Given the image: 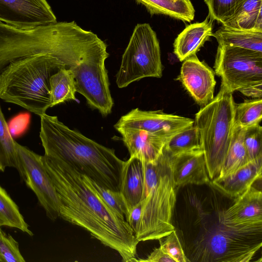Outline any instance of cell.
Listing matches in <instances>:
<instances>
[{
  "instance_id": "cell-1",
  "label": "cell",
  "mask_w": 262,
  "mask_h": 262,
  "mask_svg": "<svg viewBox=\"0 0 262 262\" xmlns=\"http://www.w3.org/2000/svg\"><path fill=\"white\" fill-rule=\"evenodd\" d=\"M42 161L58 196L59 217L117 251L123 261H136L139 242L133 230L103 201L89 178L60 159L44 155Z\"/></svg>"
},
{
  "instance_id": "cell-2",
  "label": "cell",
  "mask_w": 262,
  "mask_h": 262,
  "mask_svg": "<svg viewBox=\"0 0 262 262\" xmlns=\"http://www.w3.org/2000/svg\"><path fill=\"white\" fill-rule=\"evenodd\" d=\"M39 137L45 155L73 166L101 186L120 191L124 161L106 147L69 128L57 116H40Z\"/></svg>"
},
{
  "instance_id": "cell-3",
  "label": "cell",
  "mask_w": 262,
  "mask_h": 262,
  "mask_svg": "<svg viewBox=\"0 0 262 262\" xmlns=\"http://www.w3.org/2000/svg\"><path fill=\"white\" fill-rule=\"evenodd\" d=\"M141 213L135 231L139 242L162 239L176 228L172 222L177 187L171 155L164 148L154 163H143Z\"/></svg>"
},
{
  "instance_id": "cell-4",
  "label": "cell",
  "mask_w": 262,
  "mask_h": 262,
  "mask_svg": "<svg viewBox=\"0 0 262 262\" xmlns=\"http://www.w3.org/2000/svg\"><path fill=\"white\" fill-rule=\"evenodd\" d=\"M62 68H68L48 55L14 60L0 73V99L40 116L51 107L50 78Z\"/></svg>"
},
{
  "instance_id": "cell-5",
  "label": "cell",
  "mask_w": 262,
  "mask_h": 262,
  "mask_svg": "<svg viewBox=\"0 0 262 262\" xmlns=\"http://www.w3.org/2000/svg\"><path fill=\"white\" fill-rule=\"evenodd\" d=\"M232 93L222 87L217 95L195 114L196 128L210 181L217 178L231 143L235 123Z\"/></svg>"
},
{
  "instance_id": "cell-6",
  "label": "cell",
  "mask_w": 262,
  "mask_h": 262,
  "mask_svg": "<svg viewBox=\"0 0 262 262\" xmlns=\"http://www.w3.org/2000/svg\"><path fill=\"white\" fill-rule=\"evenodd\" d=\"M163 67L159 40L147 23L137 24L122 56L116 82L124 88L146 77L161 78Z\"/></svg>"
},
{
  "instance_id": "cell-7",
  "label": "cell",
  "mask_w": 262,
  "mask_h": 262,
  "mask_svg": "<svg viewBox=\"0 0 262 262\" xmlns=\"http://www.w3.org/2000/svg\"><path fill=\"white\" fill-rule=\"evenodd\" d=\"M214 69L221 78V87L232 94L252 85L262 84V52L219 45Z\"/></svg>"
},
{
  "instance_id": "cell-8",
  "label": "cell",
  "mask_w": 262,
  "mask_h": 262,
  "mask_svg": "<svg viewBox=\"0 0 262 262\" xmlns=\"http://www.w3.org/2000/svg\"><path fill=\"white\" fill-rule=\"evenodd\" d=\"M19 158L20 176L27 186L35 194L40 205L52 221L59 217V201L52 182L39 155L16 142Z\"/></svg>"
},
{
  "instance_id": "cell-9",
  "label": "cell",
  "mask_w": 262,
  "mask_h": 262,
  "mask_svg": "<svg viewBox=\"0 0 262 262\" xmlns=\"http://www.w3.org/2000/svg\"><path fill=\"white\" fill-rule=\"evenodd\" d=\"M194 124V120L185 117L167 114L162 110H132L122 116L114 125L118 131L123 129H137L169 140L174 135Z\"/></svg>"
},
{
  "instance_id": "cell-10",
  "label": "cell",
  "mask_w": 262,
  "mask_h": 262,
  "mask_svg": "<svg viewBox=\"0 0 262 262\" xmlns=\"http://www.w3.org/2000/svg\"><path fill=\"white\" fill-rule=\"evenodd\" d=\"M47 0H0V22L31 29L57 22Z\"/></svg>"
},
{
  "instance_id": "cell-11",
  "label": "cell",
  "mask_w": 262,
  "mask_h": 262,
  "mask_svg": "<svg viewBox=\"0 0 262 262\" xmlns=\"http://www.w3.org/2000/svg\"><path fill=\"white\" fill-rule=\"evenodd\" d=\"M177 80L202 107L214 98V72L205 62L200 61L196 55L183 61Z\"/></svg>"
},
{
  "instance_id": "cell-12",
  "label": "cell",
  "mask_w": 262,
  "mask_h": 262,
  "mask_svg": "<svg viewBox=\"0 0 262 262\" xmlns=\"http://www.w3.org/2000/svg\"><path fill=\"white\" fill-rule=\"evenodd\" d=\"M227 224L239 227L262 228V192L251 186L234 199L233 204L223 210Z\"/></svg>"
},
{
  "instance_id": "cell-13",
  "label": "cell",
  "mask_w": 262,
  "mask_h": 262,
  "mask_svg": "<svg viewBox=\"0 0 262 262\" xmlns=\"http://www.w3.org/2000/svg\"><path fill=\"white\" fill-rule=\"evenodd\" d=\"M118 132L122 135V140L130 157L138 159L143 163L156 162L169 140L144 130L130 128Z\"/></svg>"
},
{
  "instance_id": "cell-14",
  "label": "cell",
  "mask_w": 262,
  "mask_h": 262,
  "mask_svg": "<svg viewBox=\"0 0 262 262\" xmlns=\"http://www.w3.org/2000/svg\"><path fill=\"white\" fill-rule=\"evenodd\" d=\"M171 156L173 177L177 188L188 184L200 185L210 182L203 150Z\"/></svg>"
},
{
  "instance_id": "cell-15",
  "label": "cell",
  "mask_w": 262,
  "mask_h": 262,
  "mask_svg": "<svg viewBox=\"0 0 262 262\" xmlns=\"http://www.w3.org/2000/svg\"><path fill=\"white\" fill-rule=\"evenodd\" d=\"M262 155L248 162L234 172L211 181L210 184L223 195L235 199L261 179Z\"/></svg>"
},
{
  "instance_id": "cell-16",
  "label": "cell",
  "mask_w": 262,
  "mask_h": 262,
  "mask_svg": "<svg viewBox=\"0 0 262 262\" xmlns=\"http://www.w3.org/2000/svg\"><path fill=\"white\" fill-rule=\"evenodd\" d=\"M212 20L208 15L201 23L188 25L178 35L173 43V52L180 61L196 55L212 34Z\"/></svg>"
},
{
  "instance_id": "cell-17",
  "label": "cell",
  "mask_w": 262,
  "mask_h": 262,
  "mask_svg": "<svg viewBox=\"0 0 262 262\" xmlns=\"http://www.w3.org/2000/svg\"><path fill=\"white\" fill-rule=\"evenodd\" d=\"M143 183L142 163L138 159L130 157L124 161L123 166L120 188V191L127 207L128 214L141 201Z\"/></svg>"
},
{
  "instance_id": "cell-18",
  "label": "cell",
  "mask_w": 262,
  "mask_h": 262,
  "mask_svg": "<svg viewBox=\"0 0 262 262\" xmlns=\"http://www.w3.org/2000/svg\"><path fill=\"white\" fill-rule=\"evenodd\" d=\"M211 36L219 45L236 47L262 52V31L242 30L222 25Z\"/></svg>"
},
{
  "instance_id": "cell-19",
  "label": "cell",
  "mask_w": 262,
  "mask_h": 262,
  "mask_svg": "<svg viewBox=\"0 0 262 262\" xmlns=\"http://www.w3.org/2000/svg\"><path fill=\"white\" fill-rule=\"evenodd\" d=\"M147 9L149 13L162 14L183 22L193 20L195 10L192 4H187L173 0H135Z\"/></svg>"
},
{
  "instance_id": "cell-20",
  "label": "cell",
  "mask_w": 262,
  "mask_h": 262,
  "mask_svg": "<svg viewBox=\"0 0 262 262\" xmlns=\"http://www.w3.org/2000/svg\"><path fill=\"white\" fill-rule=\"evenodd\" d=\"M74 75L67 68L59 69L50 78L51 107L69 100H76Z\"/></svg>"
},
{
  "instance_id": "cell-21",
  "label": "cell",
  "mask_w": 262,
  "mask_h": 262,
  "mask_svg": "<svg viewBox=\"0 0 262 262\" xmlns=\"http://www.w3.org/2000/svg\"><path fill=\"white\" fill-rule=\"evenodd\" d=\"M222 25L242 30L262 31V0H246L235 15Z\"/></svg>"
},
{
  "instance_id": "cell-22",
  "label": "cell",
  "mask_w": 262,
  "mask_h": 262,
  "mask_svg": "<svg viewBox=\"0 0 262 262\" xmlns=\"http://www.w3.org/2000/svg\"><path fill=\"white\" fill-rule=\"evenodd\" d=\"M245 129V128L234 123L231 143L217 178L227 176L248 163L244 142Z\"/></svg>"
},
{
  "instance_id": "cell-23",
  "label": "cell",
  "mask_w": 262,
  "mask_h": 262,
  "mask_svg": "<svg viewBox=\"0 0 262 262\" xmlns=\"http://www.w3.org/2000/svg\"><path fill=\"white\" fill-rule=\"evenodd\" d=\"M7 167L16 168L19 173L20 171L16 141L10 134L0 105V170L3 172Z\"/></svg>"
},
{
  "instance_id": "cell-24",
  "label": "cell",
  "mask_w": 262,
  "mask_h": 262,
  "mask_svg": "<svg viewBox=\"0 0 262 262\" xmlns=\"http://www.w3.org/2000/svg\"><path fill=\"white\" fill-rule=\"evenodd\" d=\"M17 228L30 236L33 235L20 213L18 207L7 191L0 185V227Z\"/></svg>"
},
{
  "instance_id": "cell-25",
  "label": "cell",
  "mask_w": 262,
  "mask_h": 262,
  "mask_svg": "<svg viewBox=\"0 0 262 262\" xmlns=\"http://www.w3.org/2000/svg\"><path fill=\"white\" fill-rule=\"evenodd\" d=\"M164 148L172 156L201 150L198 131L194 124L171 137Z\"/></svg>"
},
{
  "instance_id": "cell-26",
  "label": "cell",
  "mask_w": 262,
  "mask_h": 262,
  "mask_svg": "<svg viewBox=\"0 0 262 262\" xmlns=\"http://www.w3.org/2000/svg\"><path fill=\"white\" fill-rule=\"evenodd\" d=\"M262 118V99L255 98L236 104L235 123L243 128L259 124Z\"/></svg>"
},
{
  "instance_id": "cell-27",
  "label": "cell",
  "mask_w": 262,
  "mask_h": 262,
  "mask_svg": "<svg viewBox=\"0 0 262 262\" xmlns=\"http://www.w3.org/2000/svg\"><path fill=\"white\" fill-rule=\"evenodd\" d=\"M246 0H204L208 9V16L223 25L237 12Z\"/></svg>"
},
{
  "instance_id": "cell-28",
  "label": "cell",
  "mask_w": 262,
  "mask_h": 262,
  "mask_svg": "<svg viewBox=\"0 0 262 262\" xmlns=\"http://www.w3.org/2000/svg\"><path fill=\"white\" fill-rule=\"evenodd\" d=\"M90 180L93 187L103 201L120 217L126 220L128 215V210L120 191L107 189L91 179Z\"/></svg>"
},
{
  "instance_id": "cell-29",
  "label": "cell",
  "mask_w": 262,
  "mask_h": 262,
  "mask_svg": "<svg viewBox=\"0 0 262 262\" xmlns=\"http://www.w3.org/2000/svg\"><path fill=\"white\" fill-rule=\"evenodd\" d=\"M244 142L248 162L262 155V127L259 124L245 128Z\"/></svg>"
},
{
  "instance_id": "cell-30",
  "label": "cell",
  "mask_w": 262,
  "mask_h": 262,
  "mask_svg": "<svg viewBox=\"0 0 262 262\" xmlns=\"http://www.w3.org/2000/svg\"><path fill=\"white\" fill-rule=\"evenodd\" d=\"M24 262L18 243L10 234H6L0 227V262Z\"/></svg>"
},
{
  "instance_id": "cell-31",
  "label": "cell",
  "mask_w": 262,
  "mask_h": 262,
  "mask_svg": "<svg viewBox=\"0 0 262 262\" xmlns=\"http://www.w3.org/2000/svg\"><path fill=\"white\" fill-rule=\"evenodd\" d=\"M160 244L161 250L176 262L189 261L185 255L176 229L165 236L163 241H160Z\"/></svg>"
},
{
  "instance_id": "cell-32",
  "label": "cell",
  "mask_w": 262,
  "mask_h": 262,
  "mask_svg": "<svg viewBox=\"0 0 262 262\" xmlns=\"http://www.w3.org/2000/svg\"><path fill=\"white\" fill-rule=\"evenodd\" d=\"M136 261L142 262H176L160 248H156L146 259H136Z\"/></svg>"
},
{
  "instance_id": "cell-33",
  "label": "cell",
  "mask_w": 262,
  "mask_h": 262,
  "mask_svg": "<svg viewBox=\"0 0 262 262\" xmlns=\"http://www.w3.org/2000/svg\"><path fill=\"white\" fill-rule=\"evenodd\" d=\"M141 213V203L134 207L129 212L126 221L133 230L134 233L137 228Z\"/></svg>"
},
{
  "instance_id": "cell-34",
  "label": "cell",
  "mask_w": 262,
  "mask_h": 262,
  "mask_svg": "<svg viewBox=\"0 0 262 262\" xmlns=\"http://www.w3.org/2000/svg\"><path fill=\"white\" fill-rule=\"evenodd\" d=\"M243 95L254 98H261L262 84L252 85L239 91Z\"/></svg>"
},
{
  "instance_id": "cell-35",
  "label": "cell",
  "mask_w": 262,
  "mask_h": 262,
  "mask_svg": "<svg viewBox=\"0 0 262 262\" xmlns=\"http://www.w3.org/2000/svg\"><path fill=\"white\" fill-rule=\"evenodd\" d=\"M176 2H179L185 4H192L190 0H173Z\"/></svg>"
}]
</instances>
